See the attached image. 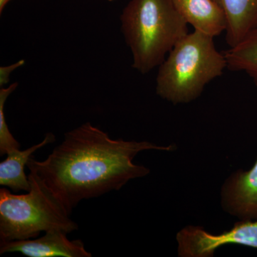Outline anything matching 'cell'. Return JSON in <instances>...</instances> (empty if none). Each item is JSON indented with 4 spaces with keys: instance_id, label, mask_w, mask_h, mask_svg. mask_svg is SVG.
<instances>
[{
    "instance_id": "3",
    "label": "cell",
    "mask_w": 257,
    "mask_h": 257,
    "mask_svg": "<svg viewBox=\"0 0 257 257\" xmlns=\"http://www.w3.org/2000/svg\"><path fill=\"white\" fill-rule=\"evenodd\" d=\"M226 67V57L216 50L214 37L194 30L176 44L159 66L157 94L174 104L190 102Z\"/></svg>"
},
{
    "instance_id": "10",
    "label": "cell",
    "mask_w": 257,
    "mask_h": 257,
    "mask_svg": "<svg viewBox=\"0 0 257 257\" xmlns=\"http://www.w3.org/2000/svg\"><path fill=\"white\" fill-rule=\"evenodd\" d=\"M55 141V135L47 133L41 143L25 150H16L8 154L7 158L0 163V185L8 187L14 192H29L31 184L25 174V166L35 152Z\"/></svg>"
},
{
    "instance_id": "14",
    "label": "cell",
    "mask_w": 257,
    "mask_h": 257,
    "mask_svg": "<svg viewBox=\"0 0 257 257\" xmlns=\"http://www.w3.org/2000/svg\"><path fill=\"white\" fill-rule=\"evenodd\" d=\"M12 0H0V15L3 14L5 7Z\"/></svg>"
},
{
    "instance_id": "7",
    "label": "cell",
    "mask_w": 257,
    "mask_h": 257,
    "mask_svg": "<svg viewBox=\"0 0 257 257\" xmlns=\"http://www.w3.org/2000/svg\"><path fill=\"white\" fill-rule=\"evenodd\" d=\"M221 205L240 220H257V159L248 171L233 173L221 188Z\"/></svg>"
},
{
    "instance_id": "15",
    "label": "cell",
    "mask_w": 257,
    "mask_h": 257,
    "mask_svg": "<svg viewBox=\"0 0 257 257\" xmlns=\"http://www.w3.org/2000/svg\"><path fill=\"white\" fill-rule=\"evenodd\" d=\"M107 1H109V2H113V1H114V0H107Z\"/></svg>"
},
{
    "instance_id": "2",
    "label": "cell",
    "mask_w": 257,
    "mask_h": 257,
    "mask_svg": "<svg viewBox=\"0 0 257 257\" xmlns=\"http://www.w3.org/2000/svg\"><path fill=\"white\" fill-rule=\"evenodd\" d=\"M133 67L145 74L159 67L188 32L173 0H130L120 15Z\"/></svg>"
},
{
    "instance_id": "12",
    "label": "cell",
    "mask_w": 257,
    "mask_h": 257,
    "mask_svg": "<svg viewBox=\"0 0 257 257\" xmlns=\"http://www.w3.org/2000/svg\"><path fill=\"white\" fill-rule=\"evenodd\" d=\"M18 82L13 83L8 87L0 89V155H8L10 152L20 150L21 145L10 131L5 114V102L10 94L18 88Z\"/></svg>"
},
{
    "instance_id": "13",
    "label": "cell",
    "mask_w": 257,
    "mask_h": 257,
    "mask_svg": "<svg viewBox=\"0 0 257 257\" xmlns=\"http://www.w3.org/2000/svg\"><path fill=\"white\" fill-rule=\"evenodd\" d=\"M25 61L20 60L10 65L4 66L0 67V87H4L6 84L10 82V75L12 72H14L17 69L25 65Z\"/></svg>"
},
{
    "instance_id": "5",
    "label": "cell",
    "mask_w": 257,
    "mask_h": 257,
    "mask_svg": "<svg viewBox=\"0 0 257 257\" xmlns=\"http://www.w3.org/2000/svg\"><path fill=\"white\" fill-rule=\"evenodd\" d=\"M181 257H211L220 246L238 244L257 248V220H241L229 231L211 234L202 226H187L177 234Z\"/></svg>"
},
{
    "instance_id": "11",
    "label": "cell",
    "mask_w": 257,
    "mask_h": 257,
    "mask_svg": "<svg viewBox=\"0 0 257 257\" xmlns=\"http://www.w3.org/2000/svg\"><path fill=\"white\" fill-rule=\"evenodd\" d=\"M227 67L248 74L257 87V28L234 47L224 52Z\"/></svg>"
},
{
    "instance_id": "6",
    "label": "cell",
    "mask_w": 257,
    "mask_h": 257,
    "mask_svg": "<svg viewBox=\"0 0 257 257\" xmlns=\"http://www.w3.org/2000/svg\"><path fill=\"white\" fill-rule=\"evenodd\" d=\"M67 233L51 229L37 239L1 241L0 254L18 252L28 257H91L82 240H69Z\"/></svg>"
},
{
    "instance_id": "1",
    "label": "cell",
    "mask_w": 257,
    "mask_h": 257,
    "mask_svg": "<svg viewBox=\"0 0 257 257\" xmlns=\"http://www.w3.org/2000/svg\"><path fill=\"white\" fill-rule=\"evenodd\" d=\"M175 149V145L112 140L86 122L64 134L62 143L45 160L32 157L27 167L71 215L81 201L119 190L128 181L148 175L149 168L133 162L140 152Z\"/></svg>"
},
{
    "instance_id": "8",
    "label": "cell",
    "mask_w": 257,
    "mask_h": 257,
    "mask_svg": "<svg viewBox=\"0 0 257 257\" xmlns=\"http://www.w3.org/2000/svg\"><path fill=\"white\" fill-rule=\"evenodd\" d=\"M177 9L195 31L212 37L226 31V20L214 0H173Z\"/></svg>"
},
{
    "instance_id": "9",
    "label": "cell",
    "mask_w": 257,
    "mask_h": 257,
    "mask_svg": "<svg viewBox=\"0 0 257 257\" xmlns=\"http://www.w3.org/2000/svg\"><path fill=\"white\" fill-rule=\"evenodd\" d=\"M226 20V42L229 48L257 28V0H214Z\"/></svg>"
},
{
    "instance_id": "4",
    "label": "cell",
    "mask_w": 257,
    "mask_h": 257,
    "mask_svg": "<svg viewBox=\"0 0 257 257\" xmlns=\"http://www.w3.org/2000/svg\"><path fill=\"white\" fill-rule=\"evenodd\" d=\"M31 189L25 194L0 189L1 241L35 239L42 231L60 229L70 234L78 225L64 206L33 172L28 175Z\"/></svg>"
}]
</instances>
